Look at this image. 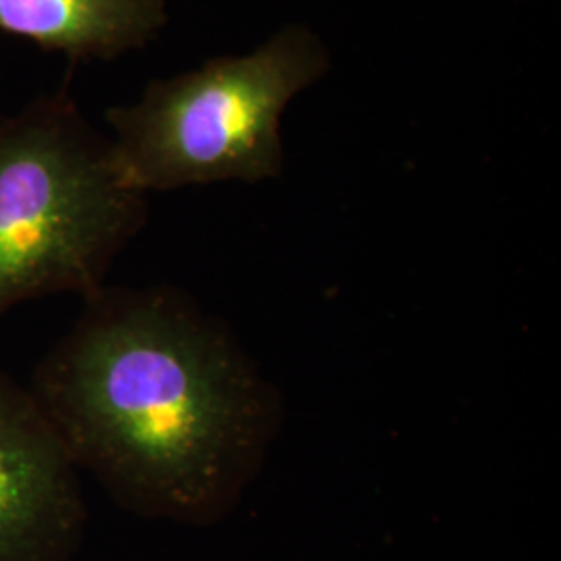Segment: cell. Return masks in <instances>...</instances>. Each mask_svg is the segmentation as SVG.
Instances as JSON below:
<instances>
[{
  "mask_svg": "<svg viewBox=\"0 0 561 561\" xmlns=\"http://www.w3.org/2000/svg\"><path fill=\"white\" fill-rule=\"evenodd\" d=\"M331 69L329 44L294 21L243 55L152 80L138 101L104 113L121 171L146 196L277 180L285 169L283 117Z\"/></svg>",
  "mask_w": 561,
  "mask_h": 561,
  "instance_id": "obj_3",
  "label": "cell"
},
{
  "mask_svg": "<svg viewBox=\"0 0 561 561\" xmlns=\"http://www.w3.org/2000/svg\"><path fill=\"white\" fill-rule=\"evenodd\" d=\"M83 524L80 470L30 387L0 368V561H67Z\"/></svg>",
  "mask_w": 561,
  "mask_h": 561,
  "instance_id": "obj_4",
  "label": "cell"
},
{
  "mask_svg": "<svg viewBox=\"0 0 561 561\" xmlns=\"http://www.w3.org/2000/svg\"><path fill=\"white\" fill-rule=\"evenodd\" d=\"M146 198L67 85L0 115V314L94 296L146 225Z\"/></svg>",
  "mask_w": 561,
  "mask_h": 561,
  "instance_id": "obj_2",
  "label": "cell"
},
{
  "mask_svg": "<svg viewBox=\"0 0 561 561\" xmlns=\"http://www.w3.org/2000/svg\"><path fill=\"white\" fill-rule=\"evenodd\" d=\"M167 23V0H0V32L71 62L141 50Z\"/></svg>",
  "mask_w": 561,
  "mask_h": 561,
  "instance_id": "obj_5",
  "label": "cell"
},
{
  "mask_svg": "<svg viewBox=\"0 0 561 561\" xmlns=\"http://www.w3.org/2000/svg\"><path fill=\"white\" fill-rule=\"evenodd\" d=\"M83 301L27 385L69 458L138 514L219 518L277 435V391L178 289L104 285Z\"/></svg>",
  "mask_w": 561,
  "mask_h": 561,
  "instance_id": "obj_1",
  "label": "cell"
}]
</instances>
